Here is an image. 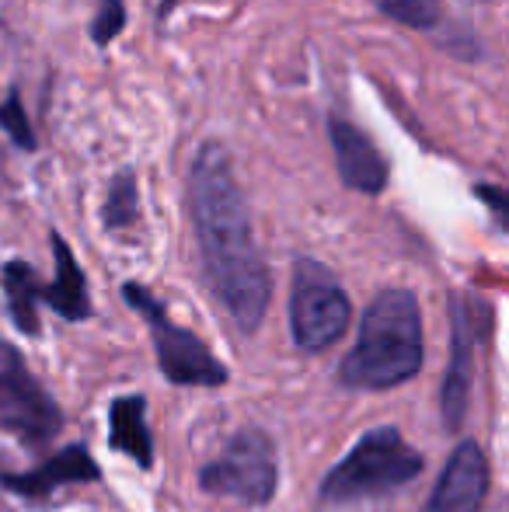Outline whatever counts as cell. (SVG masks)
<instances>
[{
	"instance_id": "obj_1",
	"label": "cell",
	"mask_w": 509,
	"mask_h": 512,
	"mask_svg": "<svg viewBox=\"0 0 509 512\" xmlns=\"http://www.w3.org/2000/svg\"><path fill=\"white\" fill-rule=\"evenodd\" d=\"M192 220L203 251L206 283L245 335L258 331L272 300V276L252 234L245 192L220 143H203L189 175Z\"/></svg>"
},
{
	"instance_id": "obj_6",
	"label": "cell",
	"mask_w": 509,
	"mask_h": 512,
	"mask_svg": "<svg viewBox=\"0 0 509 512\" xmlns=\"http://www.w3.org/2000/svg\"><path fill=\"white\" fill-rule=\"evenodd\" d=\"M276 450L269 436L255 429H245L227 443L213 464L203 467L199 485L213 495H231L248 506H265L276 492Z\"/></svg>"
},
{
	"instance_id": "obj_19",
	"label": "cell",
	"mask_w": 509,
	"mask_h": 512,
	"mask_svg": "<svg viewBox=\"0 0 509 512\" xmlns=\"http://www.w3.org/2000/svg\"><path fill=\"white\" fill-rule=\"evenodd\" d=\"M478 196L492 206V213L499 216V223H506V192L496 189V185H478Z\"/></svg>"
},
{
	"instance_id": "obj_18",
	"label": "cell",
	"mask_w": 509,
	"mask_h": 512,
	"mask_svg": "<svg viewBox=\"0 0 509 512\" xmlns=\"http://www.w3.org/2000/svg\"><path fill=\"white\" fill-rule=\"evenodd\" d=\"M123 28H126V4L123 0H102L98 14L91 18V42L105 49L112 39H119Z\"/></svg>"
},
{
	"instance_id": "obj_3",
	"label": "cell",
	"mask_w": 509,
	"mask_h": 512,
	"mask_svg": "<svg viewBox=\"0 0 509 512\" xmlns=\"http://www.w3.org/2000/svg\"><path fill=\"white\" fill-rule=\"evenodd\" d=\"M422 474V457L401 439L398 429H370L321 481L325 506H349L360 499H377L408 485Z\"/></svg>"
},
{
	"instance_id": "obj_7",
	"label": "cell",
	"mask_w": 509,
	"mask_h": 512,
	"mask_svg": "<svg viewBox=\"0 0 509 512\" xmlns=\"http://www.w3.org/2000/svg\"><path fill=\"white\" fill-rule=\"evenodd\" d=\"M0 352H4V363H0V429L14 432L28 446H46L63 425L60 408L46 394V387L25 370L18 352Z\"/></svg>"
},
{
	"instance_id": "obj_5",
	"label": "cell",
	"mask_w": 509,
	"mask_h": 512,
	"mask_svg": "<svg viewBox=\"0 0 509 512\" xmlns=\"http://www.w3.org/2000/svg\"><path fill=\"white\" fill-rule=\"evenodd\" d=\"M126 300L143 314V321L150 324V335H154V352L157 366L171 384H192V387H220L227 380V366L206 349L203 338H196L192 331L178 328L168 321L164 307L150 297L143 286L129 283Z\"/></svg>"
},
{
	"instance_id": "obj_14",
	"label": "cell",
	"mask_w": 509,
	"mask_h": 512,
	"mask_svg": "<svg viewBox=\"0 0 509 512\" xmlns=\"http://www.w3.org/2000/svg\"><path fill=\"white\" fill-rule=\"evenodd\" d=\"M4 293H7V307H11V317L25 335H39V279H35L32 265L28 262H7L4 272Z\"/></svg>"
},
{
	"instance_id": "obj_11",
	"label": "cell",
	"mask_w": 509,
	"mask_h": 512,
	"mask_svg": "<svg viewBox=\"0 0 509 512\" xmlns=\"http://www.w3.org/2000/svg\"><path fill=\"white\" fill-rule=\"evenodd\" d=\"M4 481L11 492L25 495V499H46L56 485H74V481H98V464L88 457L84 446H70V450L56 453L53 460L28 474H4Z\"/></svg>"
},
{
	"instance_id": "obj_8",
	"label": "cell",
	"mask_w": 509,
	"mask_h": 512,
	"mask_svg": "<svg viewBox=\"0 0 509 512\" xmlns=\"http://www.w3.org/2000/svg\"><path fill=\"white\" fill-rule=\"evenodd\" d=\"M328 136H332L335 150V168L346 189L363 192V196H381L391 182V164H387L384 150L370 133H363L356 122L335 115L328 122Z\"/></svg>"
},
{
	"instance_id": "obj_16",
	"label": "cell",
	"mask_w": 509,
	"mask_h": 512,
	"mask_svg": "<svg viewBox=\"0 0 509 512\" xmlns=\"http://www.w3.org/2000/svg\"><path fill=\"white\" fill-rule=\"evenodd\" d=\"M377 11L415 32H433L443 21V0H377Z\"/></svg>"
},
{
	"instance_id": "obj_10",
	"label": "cell",
	"mask_w": 509,
	"mask_h": 512,
	"mask_svg": "<svg viewBox=\"0 0 509 512\" xmlns=\"http://www.w3.org/2000/svg\"><path fill=\"white\" fill-rule=\"evenodd\" d=\"M471 349H475V328H471V307L464 297L454 300V335H450V366L443 380V422L447 429H457L464 422L471 387Z\"/></svg>"
},
{
	"instance_id": "obj_9",
	"label": "cell",
	"mask_w": 509,
	"mask_h": 512,
	"mask_svg": "<svg viewBox=\"0 0 509 512\" xmlns=\"http://www.w3.org/2000/svg\"><path fill=\"white\" fill-rule=\"evenodd\" d=\"M489 495V464L478 443L464 439L454 453H450L447 467H443L440 481H436L433 495L422 506V512H478Z\"/></svg>"
},
{
	"instance_id": "obj_15",
	"label": "cell",
	"mask_w": 509,
	"mask_h": 512,
	"mask_svg": "<svg viewBox=\"0 0 509 512\" xmlns=\"http://www.w3.org/2000/svg\"><path fill=\"white\" fill-rule=\"evenodd\" d=\"M140 220V192H136V175L133 171H119L109 185L105 196V227L109 230H126Z\"/></svg>"
},
{
	"instance_id": "obj_17",
	"label": "cell",
	"mask_w": 509,
	"mask_h": 512,
	"mask_svg": "<svg viewBox=\"0 0 509 512\" xmlns=\"http://www.w3.org/2000/svg\"><path fill=\"white\" fill-rule=\"evenodd\" d=\"M0 129L7 133V140H14L21 150H35L39 140H35V129H32V119H28L25 105H21V95L18 91H7V98L0 102Z\"/></svg>"
},
{
	"instance_id": "obj_4",
	"label": "cell",
	"mask_w": 509,
	"mask_h": 512,
	"mask_svg": "<svg viewBox=\"0 0 509 512\" xmlns=\"http://www.w3.org/2000/svg\"><path fill=\"white\" fill-rule=\"evenodd\" d=\"M349 307L346 290L325 265L300 258L293 272V300H290V328L293 342L304 352H321L335 345L349 328Z\"/></svg>"
},
{
	"instance_id": "obj_2",
	"label": "cell",
	"mask_w": 509,
	"mask_h": 512,
	"mask_svg": "<svg viewBox=\"0 0 509 512\" xmlns=\"http://www.w3.org/2000/svg\"><path fill=\"white\" fill-rule=\"evenodd\" d=\"M422 370V314L412 290H384L367 307L339 380L356 391H384Z\"/></svg>"
},
{
	"instance_id": "obj_12",
	"label": "cell",
	"mask_w": 509,
	"mask_h": 512,
	"mask_svg": "<svg viewBox=\"0 0 509 512\" xmlns=\"http://www.w3.org/2000/svg\"><path fill=\"white\" fill-rule=\"evenodd\" d=\"M53 258H56V276L49 286H42L39 297L56 310L67 321H84L91 317V297H88V283H84V272L77 265L70 244L60 234H53Z\"/></svg>"
},
{
	"instance_id": "obj_20",
	"label": "cell",
	"mask_w": 509,
	"mask_h": 512,
	"mask_svg": "<svg viewBox=\"0 0 509 512\" xmlns=\"http://www.w3.org/2000/svg\"><path fill=\"white\" fill-rule=\"evenodd\" d=\"M178 4H182V0H161V11H157V18H161V21H164V18H168V14H171V11H175V7H178Z\"/></svg>"
},
{
	"instance_id": "obj_13",
	"label": "cell",
	"mask_w": 509,
	"mask_h": 512,
	"mask_svg": "<svg viewBox=\"0 0 509 512\" xmlns=\"http://www.w3.org/2000/svg\"><path fill=\"white\" fill-rule=\"evenodd\" d=\"M143 411H147V401L143 398H119L112 401L109 411V443L112 450L133 457L140 467L154 464V443H150L147 422H143Z\"/></svg>"
}]
</instances>
